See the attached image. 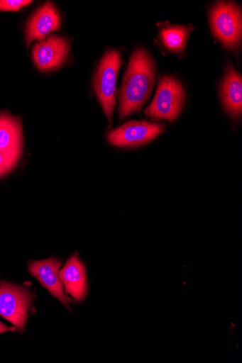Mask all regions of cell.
<instances>
[{
    "label": "cell",
    "mask_w": 242,
    "mask_h": 363,
    "mask_svg": "<svg viewBox=\"0 0 242 363\" xmlns=\"http://www.w3.org/2000/svg\"><path fill=\"white\" fill-rule=\"evenodd\" d=\"M214 36L229 49L236 48L241 40V11L234 2L220 1L210 11Z\"/></svg>",
    "instance_id": "4"
},
{
    "label": "cell",
    "mask_w": 242,
    "mask_h": 363,
    "mask_svg": "<svg viewBox=\"0 0 242 363\" xmlns=\"http://www.w3.org/2000/svg\"><path fill=\"white\" fill-rule=\"evenodd\" d=\"M164 128L162 124L148 121H130L109 131L108 140L114 146L139 147L158 138Z\"/></svg>",
    "instance_id": "6"
},
{
    "label": "cell",
    "mask_w": 242,
    "mask_h": 363,
    "mask_svg": "<svg viewBox=\"0 0 242 363\" xmlns=\"http://www.w3.org/2000/svg\"><path fill=\"white\" fill-rule=\"evenodd\" d=\"M31 3L28 0H0V11L18 12Z\"/></svg>",
    "instance_id": "15"
},
{
    "label": "cell",
    "mask_w": 242,
    "mask_h": 363,
    "mask_svg": "<svg viewBox=\"0 0 242 363\" xmlns=\"http://www.w3.org/2000/svg\"><path fill=\"white\" fill-rule=\"evenodd\" d=\"M155 82V62L144 48L132 54L120 93L119 118L123 119L142 110Z\"/></svg>",
    "instance_id": "1"
},
{
    "label": "cell",
    "mask_w": 242,
    "mask_h": 363,
    "mask_svg": "<svg viewBox=\"0 0 242 363\" xmlns=\"http://www.w3.org/2000/svg\"><path fill=\"white\" fill-rule=\"evenodd\" d=\"M0 151L21 155L23 151L21 121L9 113H4V120L0 128Z\"/></svg>",
    "instance_id": "12"
},
{
    "label": "cell",
    "mask_w": 242,
    "mask_h": 363,
    "mask_svg": "<svg viewBox=\"0 0 242 363\" xmlns=\"http://www.w3.org/2000/svg\"><path fill=\"white\" fill-rule=\"evenodd\" d=\"M191 27L170 25L163 27L160 31V38L164 46L172 52H180L185 50Z\"/></svg>",
    "instance_id": "13"
},
{
    "label": "cell",
    "mask_w": 242,
    "mask_h": 363,
    "mask_svg": "<svg viewBox=\"0 0 242 363\" xmlns=\"http://www.w3.org/2000/svg\"><path fill=\"white\" fill-rule=\"evenodd\" d=\"M61 19L60 14L52 3L45 4L29 19L26 29V41L28 46L35 40L40 42L53 31L60 29Z\"/></svg>",
    "instance_id": "10"
},
{
    "label": "cell",
    "mask_w": 242,
    "mask_h": 363,
    "mask_svg": "<svg viewBox=\"0 0 242 363\" xmlns=\"http://www.w3.org/2000/svg\"><path fill=\"white\" fill-rule=\"evenodd\" d=\"M70 46L63 38L53 35L34 44L32 56L39 70L44 72L54 71L65 62Z\"/></svg>",
    "instance_id": "8"
},
{
    "label": "cell",
    "mask_w": 242,
    "mask_h": 363,
    "mask_svg": "<svg viewBox=\"0 0 242 363\" xmlns=\"http://www.w3.org/2000/svg\"><path fill=\"white\" fill-rule=\"evenodd\" d=\"M4 120V113H0V128H1Z\"/></svg>",
    "instance_id": "17"
},
{
    "label": "cell",
    "mask_w": 242,
    "mask_h": 363,
    "mask_svg": "<svg viewBox=\"0 0 242 363\" xmlns=\"http://www.w3.org/2000/svg\"><path fill=\"white\" fill-rule=\"evenodd\" d=\"M59 275L65 292L76 302H83L88 294V282L86 267L77 254L68 258Z\"/></svg>",
    "instance_id": "9"
},
{
    "label": "cell",
    "mask_w": 242,
    "mask_h": 363,
    "mask_svg": "<svg viewBox=\"0 0 242 363\" xmlns=\"http://www.w3.org/2000/svg\"><path fill=\"white\" fill-rule=\"evenodd\" d=\"M222 103L226 113L238 118L242 113V79L231 66L228 67L220 88Z\"/></svg>",
    "instance_id": "11"
},
{
    "label": "cell",
    "mask_w": 242,
    "mask_h": 363,
    "mask_svg": "<svg viewBox=\"0 0 242 363\" xmlns=\"http://www.w3.org/2000/svg\"><path fill=\"white\" fill-rule=\"evenodd\" d=\"M61 266L60 259L50 257L43 260L31 261L28 263V269L31 276L37 279L65 307L71 310L69 303H73L74 301L64 291V286L59 275Z\"/></svg>",
    "instance_id": "7"
},
{
    "label": "cell",
    "mask_w": 242,
    "mask_h": 363,
    "mask_svg": "<svg viewBox=\"0 0 242 363\" xmlns=\"http://www.w3.org/2000/svg\"><path fill=\"white\" fill-rule=\"evenodd\" d=\"M32 304L30 291L9 283H0V315L24 332Z\"/></svg>",
    "instance_id": "5"
},
{
    "label": "cell",
    "mask_w": 242,
    "mask_h": 363,
    "mask_svg": "<svg viewBox=\"0 0 242 363\" xmlns=\"http://www.w3.org/2000/svg\"><path fill=\"white\" fill-rule=\"evenodd\" d=\"M121 62L119 52L109 50L101 58L94 77L97 96L111 123L116 107V85Z\"/></svg>",
    "instance_id": "2"
},
{
    "label": "cell",
    "mask_w": 242,
    "mask_h": 363,
    "mask_svg": "<svg viewBox=\"0 0 242 363\" xmlns=\"http://www.w3.org/2000/svg\"><path fill=\"white\" fill-rule=\"evenodd\" d=\"M21 154L0 151V177L10 173L16 167Z\"/></svg>",
    "instance_id": "14"
},
{
    "label": "cell",
    "mask_w": 242,
    "mask_h": 363,
    "mask_svg": "<svg viewBox=\"0 0 242 363\" xmlns=\"http://www.w3.org/2000/svg\"><path fill=\"white\" fill-rule=\"evenodd\" d=\"M16 327H9L0 322V335L8 332H16Z\"/></svg>",
    "instance_id": "16"
},
{
    "label": "cell",
    "mask_w": 242,
    "mask_h": 363,
    "mask_svg": "<svg viewBox=\"0 0 242 363\" xmlns=\"http://www.w3.org/2000/svg\"><path fill=\"white\" fill-rule=\"evenodd\" d=\"M185 91L175 77L165 76L160 79L153 103L145 110V115L153 119L175 121L182 111Z\"/></svg>",
    "instance_id": "3"
}]
</instances>
